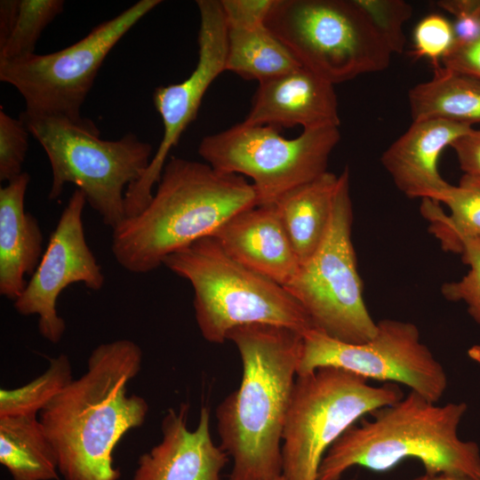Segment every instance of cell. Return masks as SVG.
Returning <instances> with one entry per match:
<instances>
[{
  "instance_id": "6da1fadb",
  "label": "cell",
  "mask_w": 480,
  "mask_h": 480,
  "mask_svg": "<svg viewBox=\"0 0 480 480\" xmlns=\"http://www.w3.org/2000/svg\"><path fill=\"white\" fill-rule=\"evenodd\" d=\"M142 350L120 339L91 352L86 372L72 380L39 412V420L65 480H117L113 451L132 428L141 427L148 404L127 394V385L140 372Z\"/></svg>"
},
{
  "instance_id": "7a4b0ae2",
  "label": "cell",
  "mask_w": 480,
  "mask_h": 480,
  "mask_svg": "<svg viewBox=\"0 0 480 480\" xmlns=\"http://www.w3.org/2000/svg\"><path fill=\"white\" fill-rule=\"evenodd\" d=\"M242 361L240 386L217 406L222 450L233 460L228 480H271L282 475V436L298 374L303 334L250 324L227 336Z\"/></svg>"
},
{
  "instance_id": "3957f363",
  "label": "cell",
  "mask_w": 480,
  "mask_h": 480,
  "mask_svg": "<svg viewBox=\"0 0 480 480\" xmlns=\"http://www.w3.org/2000/svg\"><path fill=\"white\" fill-rule=\"evenodd\" d=\"M257 205L256 191L244 176L171 156L147 206L112 230L111 251L125 270L148 273L170 254L212 236L230 218Z\"/></svg>"
},
{
  "instance_id": "277c9868",
  "label": "cell",
  "mask_w": 480,
  "mask_h": 480,
  "mask_svg": "<svg viewBox=\"0 0 480 480\" xmlns=\"http://www.w3.org/2000/svg\"><path fill=\"white\" fill-rule=\"evenodd\" d=\"M466 403L438 404L410 391L350 426L329 448L317 480H340L353 467L393 469L408 459L427 473L451 472L480 479V450L458 436Z\"/></svg>"
},
{
  "instance_id": "5b68a950",
  "label": "cell",
  "mask_w": 480,
  "mask_h": 480,
  "mask_svg": "<svg viewBox=\"0 0 480 480\" xmlns=\"http://www.w3.org/2000/svg\"><path fill=\"white\" fill-rule=\"evenodd\" d=\"M164 265L191 284L196 321L208 342L221 344L232 329L250 324L284 326L302 334L314 329L284 286L236 261L212 236L170 254Z\"/></svg>"
},
{
  "instance_id": "8992f818",
  "label": "cell",
  "mask_w": 480,
  "mask_h": 480,
  "mask_svg": "<svg viewBox=\"0 0 480 480\" xmlns=\"http://www.w3.org/2000/svg\"><path fill=\"white\" fill-rule=\"evenodd\" d=\"M19 118L49 159V199L59 198L65 185L72 183L103 223L115 229L125 219V191L148 167L152 146L132 132L102 140L96 124L83 116L74 120L23 111Z\"/></svg>"
},
{
  "instance_id": "52a82bcc",
  "label": "cell",
  "mask_w": 480,
  "mask_h": 480,
  "mask_svg": "<svg viewBox=\"0 0 480 480\" xmlns=\"http://www.w3.org/2000/svg\"><path fill=\"white\" fill-rule=\"evenodd\" d=\"M368 381L332 366L297 375L282 436L285 480H317L325 453L350 426L404 396L397 384Z\"/></svg>"
},
{
  "instance_id": "ba28073f",
  "label": "cell",
  "mask_w": 480,
  "mask_h": 480,
  "mask_svg": "<svg viewBox=\"0 0 480 480\" xmlns=\"http://www.w3.org/2000/svg\"><path fill=\"white\" fill-rule=\"evenodd\" d=\"M265 25L332 84L386 69L392 52L354 0H275Z\"/></svg>"
},
{
  "instance_id": "9c48e42d",
  "label": "cell",
  "mask_w": 480,
  "mask_h": 480,
  "mask_svg": "<svg viewBox=\"0 0 480 480\" xmlns=\"http://www.w3.org/2000/svg\"><path fill=\"white\" fill-rule=\"evenodd\" d=\"M352 224L349 170L345 167L339 175L328 232L284 288L303 308L314 329L334 340L358 344L374 336L377 323L364 299Z\"/></svg>"
},
{
  "instance_id": "30bf717a",
  "label": "cell",
  "mask_w": 480,
  "mask_h": 480,
  "mask_svg": "<svg viewBox=\"0 0 480 480\" xmlns=\"http://www.w3.org/2000/svg\"><path fill=\"white\" fill-rule=\"evenodd\" d=\"M340 140L338 127L303 130L287 139L275 126L243 121L204 137L197 151L213 168L252 179L258 205L266 206L326 172Z\"/></svg>"
},
{
  "instance_id": "8fae6325",
  "label": "cell",
  "mask_w": 480,
  "mask_h": 480,
  "mask_svg": "<svg viewBox=\"0 0 480 480\" xmlns=\"http://www.w3.org/2000/svg\"><path fill=\"white\" fill-rule=\"evenodd\" d=\"M160 0H140L58 52L0 60V80L13 86L35 115L77 120L98 71L120 39Z\"/></svg>"
},
{
  "instance_id": "7c38bea8",
  "label": "cell",
  "mask_w": 480,
  "mask_h": 480,
  "mask_svg": "<svg viewBox=\"0 0 480 480\" xmlns=\"http://www.w3.org/2000/svg\"><path fill=\"white\" fill-rule=\"evenodd\" d=\"M337 367L367 380L403 384L425 398L438 403L447 385V375L420 337L418 327L406 321L377 322L374 336L353 344L334 340L311 329L303 334L298 374L318 367Z\"/></svg>"
},
{
  "instance_id": "4fadbf2b",
  "label": "cell",
  "mask_w": 480,
  "mask_h": 480,
  "mask_svg": "<svg viewBox=\"0 0 480 480\" xmlns=\"http://www.w3.org/2000/svg\"><path fill=\"white\" fill-rule=\"evenodd\" d=\"M196 5L200 15L197 63L184 81L159 86L153 92V103L160 115L164 133L148 167L125 191V218L138 214L149 203L170 151L196 118L209 86L226 71L228 27L220 1L197 0Z\"/></svg>"
},
{
  "instance_id": "5bb4252c",
  "label": "cell",
  "mask_w": 480,
  "mask_h": 480,
  "mask_svg": "<svg viewBox=\"0 0 480 480\" xmlns=\"http://www.w3.org/2000/svg\"><path fill=\"white\" fill-rule=\"evenodd\" d=\"M86 199L75 189L62 211L39 265L21 295L14 301L22 316H38V332L52 343H58L66 330L56 304L62 291L72 284L83 283L100 291L105 283L101 266L86 243L83 212Z\"/></svg>"
},
{
  "instance_id": "9a60e30c",
  "label": "cell",
  "mask_w": 480,
  "mask_h": 480,
  "mask_svg": "<svg viewBox=\"0 0 480 480\" xmlns=\"http://www.w3.org/2000/svg\"><path fill=\"white\" fill-rule=\"evenodd\" d=\"M188 410L183 403L167 411L162 440L139 458L132 480H220L229 456L212 438L209 410L202 406L194 430L187 427Z\"/></svg>"
},
{
  "instance_id": "2e32d148",
  "label": "cell",
  "mask_w": 480,
  "mask_h": 480,
  "mask_svg": "<svg viewBox=\"0 0 480 480\" xmlns=\"http://www.w3.org/2000/svg\"><path fill=\"white\" fill-rule=\"evenodd\" d=\"M244 122L303 130L338 127L340 119L334 84L300 67L259 84Z\"/></svg>"
},
{
  "instance_id": "e0dca14e",
  "label": "cell",
  "mask_w": 480,
  "mask_h": 480,
  "mask_svg": "<svg viewBox=\"0 0 480 480\" xmlns=\"http://www.w3.org/2000/svg\"><path fill=\"white\" fill-rule=\"evenodd\" d=\"M471 125L444 119L412 122L382 154L380 162L396 187L410 198L440 200L451 186L437 166L443 150Z\"/></svg>"
},
{
  "instance_id": "ac0fdd59",
  "label": "cell",
  "mask_w": 480,
  "mask_h": 480,
  "mask_svg": "<svg viewBox=\"0 0 480 480\" xmlns=\"http://www.w3.org/2000/svg\"><path fill=\"white\" fill-rule=\"evenodd\" d=\"M212 236L236 261L284 287L299 270L300 262L275 204L238 212Z\"/></svg>"
},
{
  "instance_id": "d6986e66",
  "label": "cell",
  "mask_w": 480,
  "mask_h": 480,
  "mask_svg": "<svg viewBox=\"0 0 480 480\" xmlns=\"http://www.w3.org/2000/svg\"><path fill=\"white\" fill-rule=\"evenodd\" d=\"M30 180L23 172L0 188V294L15 301L43 256L44 236L37 219L25 211Z\"/></svg>"
},
{
  "instance_id": "ffe728a7",
  "label": "cell",
  "mask_w": 480,
  "mask_h": 480,
  "mask_svg": "<svg viewBox=\"0 0 480 480\" xmlns=\"http://www.w3.org/2000/svg\"><path fill=\"white\" fill-rule=\"evenodd\" d=\"M338 182L339 175L327 171L275 204L300 265L316 252L328 232Z\"/></svg>"
},
{
  "instance_id": "44dd1931",
  "label": "cell",
  "mask_w": 480,
  "mask_h": 480,
  "mask_svg": "<svg viewBox=\"0 0 480 480\" xmlns=\"http://www.w3.org/2000/svg\"><path fill=\"white\" fill-rule=\"evenodd\" d=\"M408 102L412 122L444 119L472 126L480 123V78L440 65L430 80L409 90Z\"/></svg>"
},
{
  "instance_id": "7402d4cb",
  "label": "cell",
  "mask_w": 480,
  "mask_h": 480,
  "mask_svg": "<svg viewBox=\"0 0 480 480\" xmlns=\"http://www.w3.org/2000/svg\"><path fill=\"white\" fill-rule=\"evenodd\" d=\"M0 463L13 480H58L55 451L37 415L0 417Z\"/></svg>"
},
{
  "instance_id": "603a6c76",
  "label": "cell",
  "mask_w": 480,
  "mask_h": 480,
  "mask_svg": "<svg viewBox=\"0 0 480 480\" xmlns=\"http://www.w3.org/2000/svg\"><path fill=\"white\" fill-rule=\"evenodd\" d=\"M301 67L288 48L264 24L228 28L226 70L262 83Z\"/></svg>"
},
{
  "instance_id": "cb8c5ba5",
  "label": "cell",
  "mask_w": 480,
  "mask_h": 480,
  "mask_svg": "<svg viewBox=\"0 0 480 480\" xmlns=\"http://www.w3.org/2000/svg\"><path fill=\"white\" fill-rule=\"evenodd\" d=\"M440 203L449 208V214L429 199L422 200L421 213L442 248L457 253L461 240L480 236V178L463 175L458 185L447 188Z\"/></svg>"
},
{
  "instance_id": "d4e9b609",
  "label": "cell",
  "mask_w": 480,
  "mask_h": 480,
  "mask_svg": "<svg viewBox=\"0 0 480 480\" xmlns=\"http://www.w3.org/2000/svg\"><path fill=\"white\" fill-rule=\"evenodd\" d=\"M68 356L60 354L50 360L48 368L27 384L0 389V417L37 415L71 380Z\"/></svg>"
},
{
  "instance_id": "484cf974",
  "label": "cell",
  "mask_w": 480,
  "mask_h": 480,
  "mask_svg": "<svg viewBox=\"0 0 480 480\" xmlns=\"http://www.w3.org/2000/svg\"><path fill=\"white\" fill-rule=\"evenodd\" d=\"M63 8L62 0H20L15 24L6 42L0 46V60L35 53L41 34Z\"/></svg>"
},
{
  "instance_id": "4316f807",
  "label": "cell",
  "mask_w": 480,
  "mask_h": 480,
  "mask_svg": "<svg viewBox=\"0 0 480 480\" xmlns=\"http://www.w3.org/2000/svg\"><path fill=\"white\" fill-rule=\"evenodd\" d=\"M393 53H402L405 44L404 24L412 6L404 0H354Z\"/></svg>"
},
{
  "instance_id": "83f0119b",
  "label": "cell",
  "mask_w": 480,
  "mask_h": 480,
  "mask_svg": "<svg viewBox=\"0 0 480 480\" xmlns=\"http://www.w3.org/2000/svg\"><path fill=\"white\" fill-rule=\"evenodd\" d=\"M457 253L468 271L460 280L444 284L441 292L448 300L464 302L469 316L480 324V236L461 240Z\"/></svg>"
},
{
  "instance_id": "f1b7e54d",
  "label": "cell",
  "mask_w": 480,
  "mask_h": 480,
  "mask_svg": "<svg viewBox=\"0 0 480 480\" xmlns=\"http://www.w3.org/2000/svg\"><path fill=\"white\" fill-rule=\"evenodd\" d=\"M455 44L453 24L444 16L432 13L422 18L413 30L412 55L429 60L436 68Z\"/></svg>"
},
{
  "instance_id": "f546056e",
  "label": "cell",
  "mask_w": 480,
  "mask_h": 480,
  "mask_svg": "<svg viewBox=\"0 0 480 480\" xmlns=\"http://www.w3.org/2000/svg\"><path fill=\"white\" fill-rule=\"evenodd\" d=\"M28 135L20 118L15 119L0 110V181L9 182L23 172Z\"/></svg>"
},
{
  "instance_id": "4dcf8cb0",
  "label": "cell",
  "mask_w": 480,
  "mask_h": 480,
  "mask_svg": "<svg viewBox=\"0 0 480 480\" xmlns=\"http://www.w3.org/2000/svg\"><path fill=\"white\" fill-rule=\"evenodd\" d=\"M437 5L455 18V45L468 44L480 36V0H441Z\"/></svg>"
},
{
  "instance_id": "1f68e13d",
  "label": "cell",
  "mask_w": 480,
  "mask_h": 480,
  "mask_svg": "<svg viewBox=\"0 0 480 480\" xmlns=\"http://www.w3.org/2000/svg\"><path fill=\"white\" fill-rule=\"evenodd\" d=\"M228 28L264 25L275 0H220Z\"/></svg>"
},
{
  "instance_id": "d6a6232c",
  "label": "cell",
  "mask_w": 480,
  "mask_h": 480,
  "mask_svg": "<svg viewBox=\"0 0 480 480\" xmlns=\"http://www.w3.org/2000/svg\"><path fill=\"white\" fill-rule=\"evenodd\" d=\"M456 153L464 175L480 178V130L473 128L450 146Z\"/></svg>"
},
{
  "instance_id": "836d02e7",
  "label": "cell",
  "mask_w": 480,
  "mask_h": 480,
  "mask_svg": "<svg viewBox=\"0 0 480 480\" xmlns=\"http://www.w3.org/2000/svg\"><path fill=\"white\" fill-rule=\"evenodd\" d=\"M441 65L480 78V36L468 44L455 45Z\"/></svg>"
},
{
  "instance_id": "e575fe53",
  "label": "cell",
  "mask_w": 480,
  "mask_h": 480,
  "mask_svg": "<svg viewBox=\"0 0 480 480\" xmlns=\"http://www.w3.org/2000/svg\"><path fill=\"white\" fill-rule=\"evenodd\" d=\"M20 0L0 1V46H2L10 36L15 24Z\"/></svg>"
},
{
  "instance_id": "d590c367",
  "label": "cell",
  "mask_w": 480,
  "mask_h": 480,
  "mask_svg": "<svg viewBox=\"0 0 480 480\" xmlns=\"http://www.w3.org/2000/svg\"><path fill=\"white\" fill-rule=\"evenodd\" d=\"M413 480H480L473 476L451 473V472H436V473H427L414 478Z\"/></svg>"
},
{
  "instance_id": "8d00e7d4",
  "label": "cell",
  "mask_w": 480,
  "mask_h": 480,
  "mask_svg": "<svg viewBox=\"0 0 480 480\" xmlns=\"http://www.w3.org/2000/svg\"><path fill=\"white\" fill-rule=\"evenodd\" d=\"M468 357L480 364V345H474L468 350Z\"/></svg>"
},
{
  "instance_id": "74e56055",
  "label": "cell",
  "mask_w": 480,
  "mask_h": 480,
  "mask_svg": "<svg viewBox=\"0 0 480 480\" xmlns=\"http://www.w3.org/2000/svg\"><path fill=\"white\" fill-rule=\"evenodd\" d=\"M271 480H285V479H284V476L281 475V476H276V477H275V478H273V479H271Z\"/></svg>"
},
{
  "instance_id": "f35d334b",
  "label": "cell",
  "mask_w": 480,
  "mask_h": 480,
  "mask_svg": "<svg viewBox=\"0 0 480 480\" xmlns=\"http://www.w3.org/2000/svg\"><path fill=\"white\" fill-rule=\"evenodd\" d=\"M349 480H356L355 478L349 479Z\"/></svg>"
}]
</instances>
